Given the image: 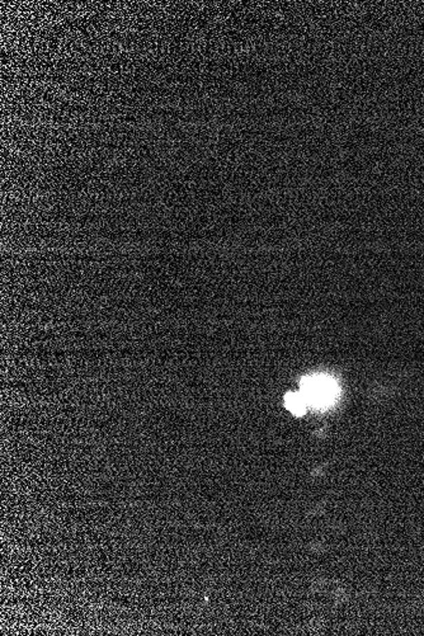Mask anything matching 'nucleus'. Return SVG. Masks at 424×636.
<instances>
[{
    "label": "nucleus",
    "instance_id": "f03ea898",
    "mask_svg": "<svg viewBox=\"0 0 424 636\" xmlns=\"http://www.w3.org/2000/svg\"><path fill=\"white\" fill-rule=\"evenodd\" d=\"M285 406L294 415L301 417L306 413L307 401L303 395V392H288L285 397Z\"/></svg>",
    "mask_w": 424,
    "mask_h": 636
},
{
    "label": "nucleus",
    "instance_id": "f257e3e1",
    "mask_svg": "<svg viewBox=\"0 0 424 636\" xmlns=\"http://www.w3.org/2000/svg\"><path fill=\"white\" fill-rule=\"evenodd\" d=\"M301 389L307 406L328 404L334 397V384L327 377H309L301 382Z\"/></svg>",
    "mask_w": 424,
    "mask_h": 636
}]
</instances>
